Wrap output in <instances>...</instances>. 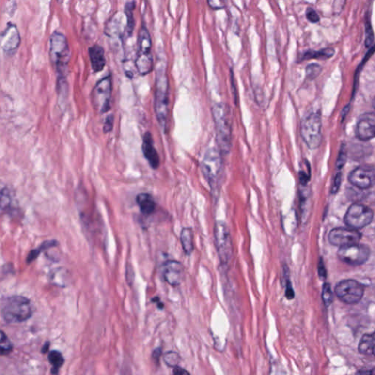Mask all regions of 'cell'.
<instances>
[{"label":"cell","instance_id":"7402d4cb","mask_svg":"<svg viewBox=\"0 0 375 375\" xmlns=\"http://www.w3.org/2000/svg\"><path fill=\"white\" fill-rule=\"evenodd\" d=\"M180 241L183 251L190 255L194 251V235L191 228H183L180 233Z\"/></svg>","mask_w":375,"mask_h":375},{"label":"cell","instance_id":"7c38bea8","mask_svg":"<svg viewBox=\"0 0 375 375\" xmlns=\"http://www.w3.org/2000/svg\"><path fill=\"white\" fill-rule=\"evenodd\" d=\"M349 181L360 189H368L375 184V167L368 166L357 167L349 175Z\"/></svg>","mask_w":375,"mask_h":375},{"label":"cell","instance_id":"8fae6325","mask_svg":"<svg viewBox=\"0 0 375 375\" xmlns=\"http://www.w3.org/2000/svg\"><path fill=\"white\" fill-rule=\"evenodd\" d=\"M335 293L344 303L355 304L361 300L364 289L360 283L352 279H348L340 281L335 288Z\"/></svg>","mask_w":375,"mask_h":375},{"label":"cell","instance_id":"4fadbf2b","mask_svg":"<svg viewBox=\"0 0 375 375\" xmlns=\"http://www.w3.org/2000/svg\"><path fill=\"white\" fill-rule=\"evenodd\" d=\"M21 44V36L16 24L8 23L1 35L2 51L8 56H12L18 50Z\"/></svg>","mask_w":375,"mask_h":375},{"label":"cell","instance_id":"60d3db41","mask_svg":"<svg viewBox=\"0 0 375 375\" xmlns=\"http://www.w3.org/2000/svg\"><path fill=\"white\" fill-rule=\"evenodd\" d=\"M48 348H49V342H47L45 345L44 346L42 349V353H46L48 351Z\"/></svg>","mask_w":375,"mask_h":375},{"label":"cell","instance_id":"ba28073f","mask_svg":"<svg viewBox=\"0 0 375 375\" xmlns=\"http://www.w3.org/2000/svg\"><path fill=\"white\" fill-rule=\"evenodd\" d=\"M112 78L111 74L101 78L93 90V104L94 109L100 114L108 112L111 109Z\"/></svg>","mask_w":375,"mask_h":375},{"label":"cell","instance_id":"74e56055","mask_svg":"<svg viewBox=\"0 0 375 375\" xmlns=\"http://www.w3.org/2000/svg\"><path fill=\"white\" fill-rule=\"evenodd\" d=\"M173 369H174V370H173V374H174V375H190L189 372H188V371H186V369H182V368L180 367V366H176V367L173 368Z\"/></svg>","mask_w":375,"mask_h":375},{"label":"cell","instance_id":"4dcf8cb0","mask_svg":"<svg viewBox=\"0 0 375 375\" xmlns=\"http://www.w3.org/2000/svg\"><path fill=\"white\" fill-rule=\"evenodd\" d=\"M11 204V193L7 188H2V191H1V208H2V211L8 210Z\"/></svg>","mask_w":375,"mask_h":375},{"label":"cell","instance_id":"9a60e30c","mask_svg":"<svg viewBox=\"0 0 375 375\" xmlns=\"http://www.w3.org/2000/svg\"><path fill=\"white\" fill-rule=\"evenodd\" d=\"M184 267L180 262L168 260L163 266L164 280L172 287H177L184 279Z\"/></svg>","mask_w":375,"mask_h":375},{"label":"cell","instance_id":"7bdbcfd3","mask_svg":"<svg viewBox=\"0 0 375 375\" xmlns=\"http://www.w3.org/2000/svg\"><path fill=\"white\" fill-rule=\"evenodd\" d=\"M57 2H58L59 3L62 4L64 2V0H57Z\"/></svg>","mask_w":375,"mask_h":375},{"label":"cell","instance_id":"f546056e","mask_svg":"<svg viewBox=\"0 0 375 375\" xmlns=\"http://www.w3.org/2000/svg\"><path fill=\"white\" fill-rule=\"evenodd\" d=\"M322 71V67L318 64L312 63L306 67V77L309 79L317 78Z\"/></svg>","mask_w":375,"mask_h":375},{"label":"cell","instance_id":"836d02e7","mask_svg":"<svg viewBox=\"0 0 375 375\" xmlns=\"http://www.w3.org/2000/svg\"><path fill=\"white\" fill-rule=\"evenodd\" d=\"M374 40H375V36H374L373 30L370 22H367L366 24V41H365V45L367 48L372 46Z\"/></svg>","mask_w":375,"mask_h":375},{"label":"cell","instance_id":"f35d334b","mask_svg":"<svg viewBox=\"0 0 375 375\" xmlns=\"http://www.w3.org/2000/svg\"><path fill=\"white\" fill-rule=\"evenodd\" d=\"M319 274H320V276H323V277H326V269H325L324 266H323V263H320V265H319Z\"/></svg>","mask_w":375,"mask_h":375},{"label":"cell","instance_id":"cb8c5ba5","mask_svg":"<svg viewBox=\"0 0 375 375\" xmlns=\"http://www.w3.org/2000/svg\"><path fill=\"white\" fill-rule=\"evenodd\" d=\"M335 54V50L333 48H326L320 51H314L309 50L304 52L301 57V60H312V59H318V60H326L333 57Z\"/></svg>","mask_w":375,"mask_h":375},{"label":"cell","instance_id":"e0dca14e","mask_svg":"<svg viewBox=\"0 0 375 375\" xmlns=\"http://www.w3.org/2000/svg\"><path fill=\"white\" fill-rule=\"evenodd\" d=\"M142 152L150 167L157 169L160 165L159 155L156 150L153 143V137L150 132H147L143 137Z\"/></svg>","mask_w":375,"mask_h":375},{"label":"cell","instance_id":"e575fe53","mask_svg":"<svg viewBox=\"0 0 375 375\" xmlns=\"http://www.w3.org/2000/svg\"><path fill=\"white\" fill-rule=\"evenodd\" d=\"M306 18H307L310 22L314 23V24L318 23L320 20V16H319L317 13L312 8H307L306 12Z\"/></svg>","mask_w":375,"mask_h":375},{"label":"cell","instance_id":"3957f363","mask_svg":"<svg viewBox=\"0 0 375 375\" xmlns=\"http://www.w3.org/2000/svg\"><path fill=\"white\" fill-rule=\"evenodd\" d=\"M154 107L157 120L162 129L166 131L169 112V81L164 62L158 64L156 70Z\"/></svg>","mask_w":375,"mask_h":375},{"label":"cell","instance_id":"2e32d148","mask_svg":"<svg viewBox=\"0 0 375 375\" xmlns=\"http://www.w3.org/2000/svg\"><path fill=\"white\" fill-rule=\"evenodd\" d=\"M356 134L359 140L363 141L375 138V114L366 113L359 118Z\"/></svg>","mask_w":375,"mask_h":375},{"label":"cell","instance_id":"8992f818","mask_svg":"<svg viewBox=\"0 0 375 375\" xmlns=\"http://www.w3.org/2000/svg\"><path fill=\"white\" fill-rule=\"evenodd\" d=\"M322 121L320 114L312 112L307 114L301 121L300 134L309 148H317L322 141Z\"/></svg>","mask_w":375,"mask_h":375},{"label":"cell","instance_id":"d590c367","mask_svg":"<svg viewBox=\"0 0 375 375\" xmlns=\"http://www.w3.org/2000/svg\"><path fill=\"white\" fill-rule=\"evenodd\" d=\"M346 2H347V0H334L333 5V14H336V15L341 14L342 10L345 6Z\"/></svg>","mask_w":375,"mask_h":375},{"label":"cell","instance_id":"1f68e13d","mask_svg":"<svg viewBox=\"0 0 375 375\" xmlns=\"http://www.w3.org/2000/svg\"><path fill=\"white\" fill-rule=\"evenodd\" d=\"M284 270V275L286 276L285 296L289 300H292V299L295 297V293L293 286H292L291 282H290V279H289L288 267L285 266V268Z\"/></svg>","mask_w":375,"mask_h":375},{"label":"cell","instance_id":"52a82bcc","mask_svg":"<svg viewBox=\"0 0 375 375\" xmlns=\"http://www.w3.org/2000/svg\"><path fill=\"white\" fill-rule=\"evenodd\" d=\"M214 240L220 262L227 266L233 256V243L230 230L223 221H217L214 226Z\"/></svg>","mask_w":375,"mask_h":375},{"label":"cell","instance_id":"ac0fdd59","mask_svg":"<svg viewBox=\"0 0 375 375\" xmlns=\"http://www.w3.org/2000/svg\"><path fill=\"white\" fill-rule=\"evenodd\" d=\"M136 56L153 57L152 54V39L148 29L143 23L139 31L137 38V51Z\"/></svg>","mask_w":375,"mask_h":375},{"label":"cell","instance_id":"277c9868","mask_svg":"<svg viewBox=\"0 0 375 375\" xmlns=\"http://www.w3.org/2000/svg\"><path fill=\"white\" fill-rule=\"evenodd\" d=\"M33 306L27 297L13 296L2 300L1 316L8 323H22L32 317Z\"/></svg>","mask_w":375,"mask_h":375},{"label":"cell","instance_id":"f1b7e54d","mask_svg":"<svg viewBox=\"0 0 375 375\" xmlns=\"http://www.w3.org/2000/svg\"><path fill=\"white\" fill-rule=\"evenodd\" d=\"M164 360L167 366L174 368L178 366L179 362H180V356L175 352H168L164 355Z\"/></svg>","mask_w":375,"mask_h":375},{"label":"cell","instance_id":"ffe728a7","mask_svg":"<svg viewBox=\"0 0 375 375\" xmlns=\"http://www.w3.org/2000/svg\"><path fill=\"white\" fill-rule=\"evenodd\" d=\"M137 204L141 213L146 216L151 215L156 210V204L154 199L147 193H141L136 198Z\"/></svg>","mask_w":375,"mask_h":375},{"label":"cell","instance_id":"44dd1931","mask_svg":"<svg viewBox=\"0 0 375 375\" xmlns=\"http://www.w3.org/2000/svg\"><path fill=\"white\" fill-rule=\"evenodd\" d=\"M359 350L365 356L375 357V331L371 334H365L360 339Z\"/></svg>","mask_w":375,"mask_h":375},{"label":"cell","instance_id":"9c48e42d","mask_svg":"<svg viewBox=\"0 0 375 375\" xmlns=\"http://www.w3.org/2000/svg\"><path fill=\"white\" fill-rule=\"evenodd\" d=\"M373 211L361 204H353L349 207L344 216V222L350 228L359 230L372 223Z\"/></svg>","mask_w":375,"mask_h":375},{"label":"cell","instance_id":"d6986e66","mask_svg":"<svg viewBox=\"0 0 375 375\" xmlns=\"http://www.w3.org/2000/svg\"><path fill=\"white\" fill-rule=\"evenodd\" d=\"M88 54L93 71L95 73L102 71L107 64L104 48L98 44H94L88 48Z\"/></svg>","mask_w":375,"mask_h":375},{"label":"cell","instance_id":"ab89813d","mask_svg":"<svg viewBox=\"0 0 375 375\" xmlns=\"http://www.w3.org/2000/svg\"><path fill=\"white\" fill-rule=\"evenodd\" d=\"M161 354V350L160 348L156 349L154 352H153V357L154 359H159L160 356Z\"/></svg>","mask_w":375,"mask_h":375},{"label":"cell","instance_id":"484cf974","mask_svg":"<svg viewBox=\"0 0 375 375\" xmlns=\"http://www.w3.org/2000/svg\"><path fill=\"white\" fill-rule=\"evenodd\" d=\"M48 361L51 363L52 366V369H51V373L57 374L58 373L59 369L63 365L64 358L62 355L60 353V352L54 351L50 352L48 353Z\"/></svg>","mask_w":375,"mask_h":375},{"label":"cell","instance_id":"30bf717a","mask_svg":"<svg viewBox=\"0 0 375 375\" xmlns=\"http://www.w3.org/2000/svg\"><path fill=\"white\" fill-rule=\"evenodd\" d=\"M370 254L368 246L359 243H353L341 246L338 251L339 259L344 263L352 266H360L367 261Z\"/></svg>","mask_w":375,"mask_h":375},{"label":"cell","instance_id":"5b68a950","mask_svg":"<svg viewBox=\"0 0 375 375\" xmlns=\"http://www.w3.org/2000/svg\"><path fill=\"white\" fill-rule=\"evenodd\" d=\"M222 153L219 149L210 148L202 161V172L213 189H216L222 172Z\"/></svg>","mask_w":375,"mask_h":375},{"label":"cell","instance_id":"83f0119b","mask_svg":"<svg viewBox=\"0 0 375 375\" xmlns=\"http://www.w3.org/2000/svg\"><path fill=\"white\" fill-rule=\"evenodd\" d=\"M0 352L2 356L9 354L13 350V344L8 336L3 331H1V342H0Z\"/></svg>","mask_w":375,"mask_h":375},{"label":"cell","instance_id":"b9f144b4","mask_svg":"<svg viewBox=\"0 0 375 375\" xmlns=\"http://www.w3.org/2000/svg\"><path fill=\"white\" fill-rule=\"evenodd\" d=\"M372 105H373L374 108L375 109V98H374L373 102H372Z\"/></svg>","mask_w":375,"mask_h":375},{"label":"cell","instance_id":"603a6c76","mask_svg":"<svg viewBox=\"0 0 375 375\" xmlns=\"http://www.w3.org/2000/svg\"><path fill=\"white\" fill-rule=\"evenodd\" d=\"M136 8V3L134 1L127 2L125 5L124 14L126 20V32L128 37H131L134 32L135 19L134 17V11Z\"/></svg>","mask_w":375,"mask_h":375},{"label":"cell","instance_id":"5bb4252c","mask_svg":"<svg viewBox=\"0 0 375 375\" xmlns=\"http://www.w3.org/2000/svg\"><path fill=\"white\" fill-rule=\"evenodd\" d=\"M361 234L355 229L336 228L328 234L329 242L333 246H344L359 243Z\"/></svg>","mask_w":375,"mask_h":375},{"label":"cell","instance_id":"8d00e7d4","mask_svg":"<svg viewBox=\"0 0 375 375\" xmlns=\"http://www.w3.org/2000/svg\"><path fill=\"white\" fill-rule=\"evenodd\" d=\"M113 124H114V117L113 115H109L106 118L105 123L104 125V131L105 133H109L112 130Z\"/></svg>","mask_w":375,"mask_h":375},{"label":"cell","instance_id":"4316f807","mask_svg":"<svg viewBox=\"0 0 375 375\" xmlns=\"http://www.w3.org/2000/svg\"><path fill=\"white\" fill-rule=\"evenodd\" d=\"M56 245H57V243L55 240H48V241L44 242L38 249H35L33 251H30V254L27 256V263H32V261H34V260L38 257V255H39L43 251H44L46 249H49V248L52 247V246H56Z\"/></svg>","mask_w":375,"mask_h":375},{"label":"cell","instance_id":"6da1fadb","mask_svg":"<svg viewBox=\"0 0 375 375\" xmlns=\"http://www.w3.org/2000/svg\"><path fill=\"white\" fill-rule=\"evenodd\" d=\"M49 57L57 74V80H66L71 50L66 36L55 30L49 40Z\"/></svg>","mask_w":375,"mask_h":375},{"label":"cell","instance_id":"7a4b0ae2","mask_svg":"<svg viewBox=\"0 0 375 375\" xmlns=\"http://www.w3.org/2000/svg\"><path fill=\"white\" fill-rule=\"evenodd\" d=\"M216 142L222 154L230 152L232 144V120L230 110L227 104L217 103L212 109Z\"/></svg>","mask_w":375,"mask_h":375},{"label":"cell","instance_id":"d4e9b609","mask_svg":"<svg viewBox=\"0 0 375 375\" xmlns=\"http://www.w3.org/2000/svg\"><path fill=\"white\" fill-rule=\"evenodd\" d=\"M118 16L119 14H116L115 16L111 17L109 22L107 23V27H106L105 28V33L107 34V36L123 37V30H121L122 27L121 25H120V24H118L120 21V19L118 18Z\"/></svg>","mask_w":375,"mask_h":375},{"label":"cell","instance_id":"d6a6232c","mask_svg":"<svg viewBox=\"0 0 375 375\" xmlns=\"http://www.w3.org/2000/svg\"><path fill=\"white\" fill-rule=\"evenodd\" d=\"M323 302L326 306H330V303L333 301V293H332L331 288L330 284H325L323 285V295H322Z\"/></svg>","mask_w":375,"mask_h":375}]
</instances>
